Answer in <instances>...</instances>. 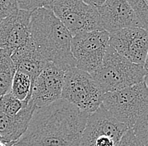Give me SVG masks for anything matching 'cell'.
I'll use <instances>...</instances> for the list:
<instances>
[{
    "label": "cell",
    "mask_w": 148,
    "mask_h": 146,
    "mask_svg": "<svg viewBox=\"0 0 148 146\" xmlns=\"http://www.w3.org/2000/svg\"><path fill=\"white\" fill-rule=\"evenodd\" d=\"M138 19L140 27L148 32V0H128Z\"/></svg>",
    "instance_id": "18"
},
{
    "label": "cell",
    "mask_w": 148,
    "mask_h": 146,
    "mask_svg": "<svg viewBox=\"0 0 148 146\" xmlns=\"http://www.w3.org/2000/svg\"><path fill=\"white\" fill-rule=\"evenodd\" d=\"M19 9L33 12L41 8L51 9L56 0H16Z\"/></svg>",
    "instance_id": "20"
},
{
    "label": "cell",
    "mask_w": 148,
    "mask_h": 146,
    "mask_svg": "<svg viewBox=\"0 0 148 146\" xmlns=\"http://www.w3.org/2000/svg\"><path fill=\"white\" fill-rule=\"evenodd\" d=\"M98 9L102 27L110 34L121 29L140 27L128 0H106Z\"/></svg>",
    "instance_id": "12"
},
{
    "label": "cell",
    "mask_w": 148,
    "mask_h": 146,
    "mask_svg": "<svg viewBox=\"0 0 148 146\" xmlns=\"http://www.w3.org/2000/svg\"><path fill=\"white\" fill-rule=\"evenodd\" d=\"M143 82L145 84V85H146V87H147V89L148 91V70H146L145 76L143 78Z\"/></svg>",
    "instance_id": "24"
},
{
    "label": "cell",
    "mask_w": 148,
    "mask_h": 146,
    "mask_svg": "<svg viewBox=\"0 0 148 146\" xmlns=\"http://www.w3.org/2000/svg\"><path fill=\"white\" fill-rule=\"evenodd\" d=\"M0 146H11L8 145V144H5V143H3V142H2V141H0Z\"/></svg>",
    "instance_id": "26"
},
{
    "label": "cell",
    "mask_w": 148,
    "mask_h": 146,
    "mask_svg": "<svg viewBox=\"0 0 148 146\" xmlns=\"http://www.w3.org/2000/svg\"><path fill=\"white\" fill-rule=\"evenodd\" d=\"M144 69L146 70H148V51H147V58H146V62L144 64Z\"/></svg>",
    "instance_id": "25"
},
{
    "label": "cell",
    "mask_w": 148,
    "mask_h": 146,
    "mask_svg": "<svg viewBox=\"0 0 148 146\" xmlns=\"http://www.w3.org/2000/svg\"><path fill=\"white\" fill-rule=\"evenodd\" d=\"M31 12L18 9L0 23V48L12 54L22 46L30 34Z\"/></svg>",
    "instance_id": "11"
},
{
    "label": "cell",
    "mask_w": 148,
    "mask_h": 146,
    "mask_svg": "<svg viewBox=\"0 0 148 146\" xmlns=\"http://www.w3.org/2000/svg\"><path fill=\"white\" fill-rule=\"evenodd\" d=\"M88 115L59 99L36 109L27 130L13 146H79Z\"/></svg>",
    "instance_id": "1"
},
{
    "label": "cell",
    "mask_w": 148,
    "mask_h": 146,
    "mask_svg": "<svg viewBox=\"0 0 148 146\" xmlns=\"http://www.w3.org/2000/svg\"><path fill=\"white\" fill-rule=\"evenodd\" d=\"M65 73L55 64L47 63L31 85L29 100L40 108L61 99Z\"/></svg>",
    "instance_id": "10"
},
{
    "label": "cell",
    "mask_w": 148,
    "mask_h": 146,
    "mask_svg": "<svg viewBox=\"0 0 148 146\" xmlns=\"http://www.w3.org/2000/svg\"><path fill=\"white\" fill-rule=\"evenodd\" d=\"M11 58L15 65L16 71L27 74L31 79L32 84L48 63L31 37L11 54Z\"/></svg>",
    "instance_id": "13"
},
{
    "label": "cell",
    "mask_w": 148,
    "mask_h": 146,
    "mask_svg": "<svg viewBox=\"0 0 148 146\" xmlns=\"http://www.w3.org/2000/svg\"><path fill=\"white\" fill-rule=\"evenodd\" d=\"M31 79L27 74L16 71L14 76L10 93L20 100L29 99V94L31 90Z\"/></svg>",
    "instance_id": "16"
},
{
    "label": "cell",
    "mask_w": 148,
    "mask_h": 146,
    "mask_svg": "<svg viewBox=\"0 0 148 146\" xmlns=\"http://www.w3.org/2000/svg\"><path fill=\"white\" fill-rule=\"evenodd\" d=\"M84 3L89 4V5H92V6H95V7H98V6H100L102 5L106 0H82Z\"/></svg>",
    "instance_id": "23"
},
{
    "label": "cell",
    "mask_w": 148,
    "mask_h": 146,
    "mask_svg": "<svg viewBox=\"0 0 148 146\" xmlns=\"http://www.w3.org/2000/svg\"><path fill=\"white\" fill-rule=\"evenodd\" d=\"M115 146H144L133 132L132 128L128 129Z\"/></svg>",
    "instance_id": "22"
},
{
    "label": "cell",
    "mask_w": 148,
    "mask_h": 146,
    "mask_svg": "<svg viewBox=\"0 0 148 146\" xmlns=\"http://www.w3.org/2000/svg\"><path fill=\"white\" fill-rule=\"evenodd\" d=\"M103 95L101 89L89 73L77 67L66 71L61 99L91 114L102 105Z\"/></svg>",
    "instance_id": "5"
},
{
    "label": "cell",
    "mask_w": 148,
    "mask_h": 146,
    "mask_svg": "<svg viewBox=\"0 0 148 146\" xmlns=\"http://www.w3.org/2000/svg\"><path fill=\"white\" fill-rule=\"evenodd\" d=\"M110 33L105 30L81 32L72 37L71 52L76 67L90 74L101 66L109 46Z\"/></svg>",
    "instance_id": "7"
},
{
    "label": "cell",
    "mask_w": 148,
    "mask_h": 146,
    "mask_svg": "<svg viewBox=\"0 0 148 146\" xmlns=\"http://www.w3.org/2000/svg\"><path fill=\"white\" fill-rule=\"evenodd\" d=\"M51 9L72 37L85 31L103 30L97 8L82 0H56Z\"/></svg>",
    "instance_id": "8"
},
{
    "label": "cell",
    "mask_w": 148,
    "mask_h": 146,
    "mask_svg": "<svg viewBox=\"0 0 148 146\" xmlns=\"http://www.w3.org/2000/svg\"><path fill=\"white\" fill-rule=\"evenodd\" d=\"M109 45L131 63L144 67L148 51V32L140 27L121 29L110 34Z\"/></svg>",
    "instance_id": "9"
},
{
    "label": "cell",
    "mask_w": 148,
    "mask_h": 146,
    "mask_svg": "<svg viewBox=\"0 0 148 146\" xmlns=\"http://www.w3.org/2000/svg\"><path fill=\"white\" fill-rule=\"evenodd\" d=\"M103 107L111 115L132 128L137 119L148 110V91L144 82L104 93Z\"/></svg>",
    "instance_id": "4"
},
{
    "label": "cell",
    "mask_w": 148,
    "mask_h": 146,
    "mask_svg": "<svg viewBox=\"0 0 148 146\" xmlns=\"http://www.w3.org/2000/svg\"><path fill=\"white\" fill-rule=\"evenodd\" d=\"M36 106L29 100L28 104L14 116L0 113V141L13 146L27 130Z\"/></svg>",
    "instance_id": "14"
},
{
    "label": "cell",
    "mask_w": 148,
    "mask_h": 146,
    "mask_svg": "<svg viewBox=\"0 0 148 146\" xmlns=\"http://www.w3.org/2000/svg\"><path fill=\"white\" fill-rule=\"evenodd\" d=\"M29 102V100H20L13 95L10 92L0 97V113L14 116L23 109Z\"/></svg>",
    "instance_id": "17"
},
{
    "label": "cell",
    "mask_w": 148,
    "mask_h": 146,
    "mask_svg": "<svg viewBox=\"0 0 148 146\" xmlns=\"http://www.w3.org/2000/svg\"><path fill=\"white\" fill-rule=\"evenodd\" d=\"M128 129L101 105L88 115L79 146H115Z\"/></svg>",
    "instance_id": "6"
},
{
    "label": "cell",
    "mask_w": 148,
    "mask_h": 146,
    "mask_svg": "<svg viewBox=\"0 0 148 146\" xmlns=\"http://www.w3.org/2000/svg\"><path fill=\"white\" fill-rule=\"evenodd\" d=\"M18 9L16 0H0V23Z\"/></svg>",
    "instance_id": "21"
},
{
    "label": "cell",
    "mask_w": 148,
    "mask_h": 146,
    "mask_svg": "<svg viewBox=\"0 0 148 146\" xmlns=\"http://www.w3.org/2000/svg\"><path fill=\"white\" fill-rule=\"evenodd\" d=\"M30 34L48 63L64 71L76 67L71 52L73 37L52 9L41 8L31 12Z\"/></svg>",
    "instance_id": "2"
},
{
    "label": "cell",
    "mask_w": 148,
    "mask_h": 146,
    "mask_svg": "<svg viewBox=\"0 0 148 146\" xmlns=\"http://www.w3.org/2000/svg\"><path fill=\"white\" fill-rule=\"evenodd\" d=\"M145 73L143 66L131 63L109 45L101 66L91 75L104 94L142 82Z\"/></svg>",
    "instance_id": "3"
},
{
    "label": "cell",
    "mask_w": 148,
    "mask_h": 146,
    "mask_svg": "<svg viewBox=\"0 0 148 146\" xmlns=\"http://www.w3.org/2000/svg\"><path fill=\"white\" fill-rule=\"evenodd\" d=\"M132 130L143 145L148 146V110L137 119Z\"/></svg>",
    "instance_id": "19"
},
{
    "label": "cell",
    "mask_w": 148,
    "mask_h": 146,
    "mask_svg": "<svg viewBox=\"0 0 148 146\" xmlns=\"http://www.w3.org/2000/svg\"><path fill=\"white\" fill-rule=\"evenodd\" d=\"M15 73L16 68L11 54L0 48V97L10 92Z\"/></svg>",
    "instance_id": "15"
}]
</instances>
